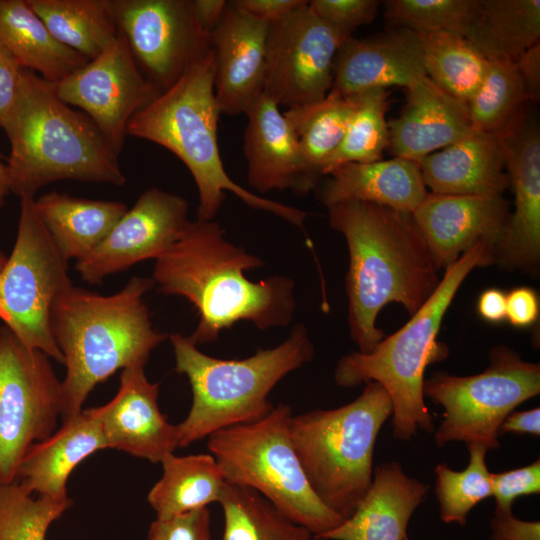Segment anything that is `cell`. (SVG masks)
I'll return each instance as SVG.
<instances>
[{"instance_id":"obj_27","label":"cell","mask_w":540,"mask_h":540,"mask_svg":"<svg viewBox=\"0 0 540 540\" xmlns=\"http://www.w3.org/2000/svg\"><path fill=\"white\" fill-rule=\"evenodd\" d=\"M327 176L318 194L326 207L362 201L413 213L429 193L419 164L399 157L345 163Z\"/></svg>"},{"instance_id":"obj_34","label":"cell","mask_w":540,"mask_h":540,"mask_svg":"<svg viewBox=\"0 0 540 540\" xmlns=\"http://www.w3.org/2000/svg\"><path fill=\"white\" fill-rule=\"evenodd\" d=\"M419 35L426 76L467 104L480 87L489 60L459 33L435 31Z\"/></svg>"},{"instance_id":"obj_6","label":"cell","mask_w":540,"mask_h":540,"mask_svg":"<svg viewBox=\"0 0 540 540\" xmlns=\"http://www.w3.org/2000/svg\"><path fill=\"white\" fill-rule=\"evenodd\" d=\"M495 262L493 249L476 243L445 269L427 301L398 331L384 337L372 351L351 352L335 369L340 387L374 381L388 393L393 407V437L409 440L420 429L432 433L433 419L424 403L423 382L428 365L445 359L448 349L437 341L443 317L466 276L478 266Z\"/></svg>"},{"instance_id":"obj_32","label":"cell","mask_w":540,"mask_h":540,"mask_svg":"<svg viewBox=\"0 0 540 540\" xmlns=\"http://www.w3.org/2000/svg\"><path fill=\"white\" fill-rule=\"evenodd\" d=\"M160 463L162 476L147 496L156 518H170L219 502L226 480L211 454L179 457L169 453Z\"/></svg>"},{"instance_id":"obj_21","label":"cell","mask_w":540,"mask_h":540,"mask_svg":"<svg viewBox=\"0 0 540 540\" xmlns=\"http://www.w3.org/2000/svg\"><path fill=\"white\" fill-rule=\"evenodd\" d=\"M425 76L419 33L397 28L370 38L349 37L337 52L331 89L345 96L406 89Z\"/></svg>"},{"instance_id":"obj_15","label":"cell","mask_w":540,"mask_h":540,"mask_svg":"<svg viewBox=\"0 0 540 540\" xmlns=\"http://www.w3.org/2000/svg\"><path fill=\"white\" fill-rule=\"evenodd\" d=\"M55 88L61 100L85 112L118 155L132 117L162 92L142 74L120 29L107 49Z\"/></svg>"},{"instance_id":"obj_31","label":"cell","mask_w":540,"mask_h":540,"mask_svg":"<svg viewBox=\"0 0 540 540\" xmlns=\"http://www.w3.org/2000/svg\"><path fill=\"white\" fill-rule=\"evenodd\" d=\"M488 60H515L540 39V0H477L463 35Z\"/></svg>"},{"instance_id":"obj_18","label":"cell","mask_w":540,"mask_h":540,"mask_svg":"<svg viewBox=\"0 0 540 540\" xmlns=\"http://www.w3.org/2000/svg\"><path fill=\"white\" fill-rule=\"evenodd\" d=\"M270 24L228 1L210 32L214 92L221 113H245L263 93Z\"/></svg>"},{"instance_id":"obj_44","label":"cell","mask_w":540,"mask_h":540,"mask_svg":"<svg viewBox=\"0 0 540 540\" xmlns=\"http://www.w3.org/2000/svg\"><path fill=\"white\" fill-rule=\"evenodd\" d=\"M489 540H540V522L525 521L512 511L494 510Z\"/></svg>"},{"instance_id":"obj_24","label":"cell","mask_w":540,"mask_h":540,"mask_svg":"<svg viewBox=\"0 0 540 540\" xmlns=\"http://www.w3.org/2000/svg\"><path fill=\"white\" fill-rule=\"evenodd\" d=\"M244 155L249 185L260 193L290 189L303 193L297 136L279 106L262 93L244 113Z\"/></svg>"},{"instance_id":"obj_46","label":"cell","mask_w":540,"mask_h":540,"mask_svg":"<svg viewBox=\"0 0 540 540\" xmlns=\"http://www.w3.org/2000/svg\"><path fill=\"white\" fill-rule=\"evenodd\" d=\"M305 0H235L233 3L260 20L275 23L304 5Z\"/></svg>"},{"instance_id":"obj_25","label":"cell","mask_w":540,"mask_h":540,"mask_svg":"<svg viewBox=\"0 0 540 540\" xmlns=\"http://www.w3.org/2000/svg\"><path fill=\"white\" fill-rule=\"evenodd\" d=\"M431 193L502 195L509 186L498 135L473 131L419 162Z\"/></svg>"},{"instance_id":"obj_53","label":"cell","mask_w":540,"mask_h":540,"mask_svg":"<svg viewBox=\"0 0 540 540\" xmlns=\"http://www.w3.org/2000/svg\"><path fill=\"white\" fill-rule=\"evenodd\" d=\"M6 260H7V256L3 252L0 251V272L3 269L6 263Z\"/></svg>"},{"instance_id":"obj_28","label":"cell","mask_w":540,"mask_h":540,"mask_svg":"<svg viewBox=\"0 0 540 540\" xmlns=\"http://www.w3.org/2000/svg\"><path fill=\"white\" fill-rule=\"evenodd\" d=\"M35 210L60 254L80 261L92 253L128 210L123 202L52 191L34 199Z\"/></svg>"},{"instance_id":"obj_43","label":"cell","mask_w":540,"mask_h":540,"mask_svg":"<svg viewBox=\"0 0 540 540\" xmlns=\"http://www.w3.org/2000/svg\"><path fill=\"white\" fill-rule=\"evenodd\" d=\"M208 507L166 519L156 518L149 526L147 540H211Z\"/></svg>"},{"instance_id":"obj_54","label":"cell","mask_w":540,"mask_h":540,"mask_svg":"<svg viewBox=\"0 0 540 540\" xmlns=\"http://www.w3.org/2000/svg\"><path fill=\"white\" fill-rule=\"evenodd\" d=\"M405 540H410V539L408 537H406Z\"/></svg>"},{"instance_id":"obj_52","label":"cell","mask_w":540,"mask_h":540,"mask_svg":"<svg viewBox=\"0 0 540 540\" xmlns=\"http://www.w3.org/2000/svg\"><path fill=\"white\" fill-rule=\"evenodd\" d=\"M10 192L11 189L7 166L3 163L0 154V208L5 204V200Z\"/></svg>"},{"instance_id":"obj_10","label":"cell","mask_w":540,"mask_h":540,"mask_svg":"<svg viewBox=\"0 0 540 540\" xmlns=\"http://www.w3.org/2000/svg\"><path fill=\"white\" fill-rule=\"evenodd\" d=\"M482 373L456 376L436 372L424 379L423 395L443 406L435 431L438 447L453 441L500 448L498 430L518 405L540 393V366L524 361L513 350L497 346L489 352Z\"/></svg>"},{"instance_id":"obj_20","label":"cell","mask_w":540,"mask_h":540,"mask_svg":"<svg viewBox=\"0 0 540 540\" xmlns=\"http://www.w3.org/2000/svg\"><path fill=\"white\" fill-rule=\"evenodd\" d=\"M159 383H152L144 366L122 370L120 387L105 405L91 408L100 422L107 447L160 463L178 448V428L158 406Z\"/></svg>"},{"instance_id":"obj_14","label":"cell","mask_w":540,"mask_h":540,"mask_svg":"<svg viewBox=\"0 0 540 540\" xmlns=\"http://www.w3.org/2000/svg\"><path fill=\"white\" fill-rule=\"evenodd\" d=\"M114 9L139 68L161 91L211 49L192 0H114Z\"/></svg>"},{"instance_id":"obj_30","label":"cell","mask_w":540,"mask_h":540,"mask_svg":"<svg viewBox=\"0 0 540 540\" xmlns=\"http://www.w3.org/2000/svg\"><path fill=\"white\" fill-rule=\"evenodd\" d=\"M357 104V95L331 89L320 101L287 108L302 158L303 193L316 188L322 168L340 145Z\"/></svg>"},{"instance_id":"obj_8","label":"cell","mask_w":540,"mask_h":540,"mask_svg":"<svg viewBox=\"0 0 540 540\" xmlns=\"http://www.w3.org/2000/svg\"><path fill=\"white\" fill-rule=\"evenodd\" d=\"M392 412L387 391L369 381L346 405L290 419L291 441L312 490L343 520L352 515L372 483L376 439Z\"/></svg>"},{"instance_id":"obj_12","label":"cell","mask_w":540,"mask_h":540,"mask_svg":"<svg viewBox=\"0 0 540 540\" xmlns=\"http://www.w3.org/2000/svg\"><path fill=\"white\" fill-rule=\"evenodd\" d=\"M62 384L50 357L0 327V484L17 481L28 449L55 432Z\"/></svg>"},{"instance_id":"obj_50","label":"cell","mask_w":540,"mask_h":540,"mask_svg":"<svg viewBox=\"0 0 540 540\" xmlns=\"http://www.w3.org/2000/svg\"><path fill=\"white\" fill-rule=\"evenodd\" d=\"M477 311L487 322H502L506 319V294L497 288L483 291L477 302Z\"/></svg>"},{"instance_id":"obj_5","label":"cell","mask_w":540,"mask_h":540,"mask_svg":"<svg viewBox=\"0 0 540 540\" xmlns=\"http://www.w3.org/2000/svg\"><path fill=\"white\" fill-rule=\"evenodd\" d=\"M220 114L214 92L211 48L174 84L132 117L127 135L154 142L185 164L198 191V220H213L226 192H231L246 205L272 213L306 234V211L258 196L227 174L217 138Z\"/></svg>"},{"instance_id":"obj_49","label":"cell","mask_w":540,"mask_h":540,"mask_svg":"<svg viewBox=\"0 0 540 540\" xmlns=\"http://www.w3.org/2000/svg\"><path fill=\"white\" fill-rule=\"evenodd\" d=\"M506 433L540 435V408L525 411H512L502 421L498 435Z\"/></svg>"},{"instance_id":"obj_36","label":"cell","mask_w":540,"mask_h":540,"mask_svg":"<svg viewBox=\"0 0 540 540\" xmlns=\"http://www.w3.org/2000/svg\"><path fill=\"white\" fill-rule=\"evenodd\" d=\"M528 101L523 81L513 60H489L485 77L467 103L475 131L500 135L523 114Z\"/></svg>"},{"instance_id":"obj_37","label":"cell","mask_w":540,"mask_h":540,"mask_svg":"<svg viewBox=\"0 0 540 540\" xmlns=\"http://www.w3.org/2000/svg\"><path fill=\"white\" fill-rule=\"evenodd\" d=\"M387 108L386 90H370L357 95V104L344 137L324 164L322 175H328L345 163L381 160L383 151L389 148Z\"/></svg>"},{"instance_id":"obj_4","label":"cell","mask_w":540,"mask_h":540,"mask_svg":"<svg viewBox=\"0 0 540 540\" xmlns=\"http://www.w3.org/2000/svg\"><path fill=\"white\" fill-rule=\"evenodd\" d=\"M2 127L10 143L11 192L35 198L43 186L62 180L126 182L118 154L86 115L59 98L55 83L22 69L20 86Z\"/></svg>"},{"instance_id":"obj_29","label":"cell","mask_w":540,"mask_h":540,"mask_svg":"<svg viewBox=\"0 0 540 540\" xmlns=\"http://www.w3.org/2000/svg\"><path fill=\"white\" fill-rule=\"evenodd\" d=\"M0 45L22 69L53 83L89 61L59 42L27 0H0Z\"/></svg>"},{"instance_id":"obj_48","label":"cell","mask_w":540,"mask_h":540,"mask_svg":"<svg viewBox=\"0 0 540 540\" xmlns=\"http://www.w3.org/2000/svg\"><path fill=\"white\" fill-rule=\"evenodd\" d=\"M514 63L523 81L528 101L538 102L540 97V42L519 55Z\"/></svg>"},{"instance_id":"obj_42","label":"cell","mask_w":540,"mask_h":540,"mask_svg":"<svg viewBox=\"0 0 540 540\" xmlns=\"http://www.w3.org/2000/svg\"><path fill=\"white\" fill-rule=\"evenodd\" d=\"M495 510L512 511L514 501L521 496L540 493V461L504 471L491 473Z\"/></svg>"},{"instance_id":"obj_33","label":"cell","mask_w":540,"mask_h":540,"mask_svg":"<svg viewBox=\"0 0 540 540\" xmlns=\"http://www.w3.org/2000/svg\"><path fill=\"white\" fill-rule=\"evenodd\" d=\"M52 35L92 60L117 38L114 0H27Z\"/></svg>"},{"instance_id":"obj_1","label":"cell","mask_w":540,"mask_h":540,"mask_svg":"<svg viewBox=\"0 0 540 540\" xmlns=\"http://www.w3.org/2000/svg\"><path fill=\"white\" fill-rule=\"evenodd\" d=\"M262 265L260 258L229 242L217 222L197 219L156 259L152 280L161 293L193 304L199 321L189 338L196 345L206 344L239 321L260 330L291 322L294 281L281 275L249 280L245 271Z\"/></svg>"},{"instance_id":"obj_19","label":"cell","mask_w":540,"mask_h":540,"mask_svg":"<svg viewBox=\"0 0 540 540\" xmlns=\"http://www.w3.org/2000/svg\"><path fill=\"white\" fill-rule=\"evenodd\" d=\"M412 215L441 268L453 264L480 241L495 254L510 213L502 195L428 193Z\"/></svg>"},{"instance_id":"obj_45","label":"cell","mask_w":540,"mask_h":540,"mask_svg":"<svg viewBox=\"0 0 540 540\" xmlns=\"http://www.w3.org/2000/svg\"><path fill=\"white\" fill-rule=\"evenodd\" d=\"M539 316V299L530 287L512 289L506 295V318L516 328H528Z\"/></svg>"},{"instance_id":"obj_26","label":"cell","mask_w":540,"mask_h":540,"mask_svg":"<svg viewBox=\"0 0 540 540\" xmlns=\"http://www.w3.org/2000/svg\"><path fill=\"white\" fill-rule=\"evenodd\" d=\"M107 443L91 408L63 421L59 430L34 443L24 455L17 481L32 495L67 498L66 483L73 469Z\"/></svg>"},{"instance_id":"obj_9","label":"cell","mask_w":540,"mask_h":540,"mask_svg":"<svg viewBox=\"0 0 540 540\" xmlns=\"http://www.w3.org/2000/svg\"><path fill=\"white\" fill-rule=\"evenodd\" d=\"M292 408L280 403L261 419L208 436L207 447L225 480L248 487L316 538L343 519L314 493L289 434Z\"/></svg>"},{"instance_id":"obj_7","label":"cell","mask_w":540,"mask_h":540,"mask_svg":"<svg viewBox=\"0 0 540 540\" xmlns=\"http://www.w3.org/2000/svg\"><path fill=\"white\" fill-rule=\"evenodd\" d=\"M170 341L175 371L187 377L193 395L187 417L177 424L178 448L267 415L274 407L268 400L272 389L314 356L303 324H297L281 344L244 359L209 356L180 333L171 334Z\"/></svg>"},{"instance_id":"obj_2","label":"cell","mask_w":540,"mask_h":540,"mask_svg":"<svg viewBox=\"0 0 540 540\" xmlns=\"http://www.w3.org/2000/svg\"><path fill=\"white\" fill-rule=\"evenodd\" d=\"M329 225L346 239L350 336L368 353L385 337L376 326L380 310L401 304L412 316L438 286L440 267L412 213L362 201L327 207Z\"/></svg>"},{"instance_id":"obj_51","label":"cell","mask_w":540,"mask_h":540,"mask_svg":"<svg viewBox=\"0 0 540 540\" xmlns=\"http://www.w3.org/2000/svg\"><path fill=\"white\" fill-rule=\"evenodd\" d=\"M227 3L225 0H192L194 14L200 26L210 33L223 16Z\"/></svg>"},{"instance_id":"obj_16","label":"cell","mask_w":540,"mask_h":540,"mask_svg":"<svg viewBox=\"0 0 540 540\" xmlns=\"http://www.w3.org/2000/svg\"><path fill=\"white\" fill-rule=\"evenodd\" d=\"M188 202L159 188L145 190L106 238L75 269L83 281L101 284L109 275L163 255L188 227Z\"/></svg>"},{"instance_id":"obj_35","label":"cell","mask_w":540,"mask_h":540,"mask_svg":"<svg viewBox=\"0 0 540 540\" xmlns=\"http://www.w3.org/2000/svg\"><path fill=\"white\" fill-rule=\"evenodd\" d=\"M223 510L222 540H310L311 532L283 515L255 490L226 482L218 502Z\"/></svg>"},{"instance_id":"obj_13","label":"cell","mask_w":540,"mask_h":540,"mask_svg":"<svg viewBox=\"0 0 540 540\" xmlns=\"http://www.w3.org/2000/svg\"><path fill=\"white\" fill-rule=\"evenodd\" d=\"M348 38L319 18L308 1L270 24L263 93L287 108L322 100L332 88L337 52Z\"/></svg>"},{"instance_id":"obj_40","label":"cell","mask_w":540,"mask_h":540,"mask_svg":"<svg viewBox=\"0 0 540 540\" xmlns=\"http://www.w3.org/2000/svg\"><path fill=\"white\" fill-rule=\"evenodd\" d=\"M477 0H389L386 17L399 28L417 33L451 31L464 35Z\"/></svg>"},{"instance_id":"obj_38","label":"cell","mask_w":540,"mask_h":540,"mask_svg":"<svg viewBox=\"0 0 540 540\" xmlns=\"http://www.w3.org/2000/svg\"><path fill=\"white\" fill-rule=\"evenodd\" d=\"M467 449L469 463L464 470H452L446 463L434 469L439 514L447 524L465 525L471 509L492 496L491 473L485 461L488 450L479 444H469Z\"/></svg>"},{"instance_id":"obj_11","label":"cell","mask_w":540,"mask_h":540,"mask_svg":"<svg viewBox=\"0 0 540 540\" xmlns=\"http://www.w3.org/2000/svg\"><path fill=\"white\" fill-rule=\"evenodd\" d=\"M34 199H20L13 250L0 272V319L23 343L64 365L50 329V310L71 287L68 261L38 216Z\"/></svg>"},{"instance_id":"obj_22","label":"cell","mask_w":540,"mask_h":540,"mask_svg":"<svg viewBox=\"0 0 540 540\" xmlns=\"http://www.w3.org/2000/svg\"><path fill=\"white\" fill-rule=\"evenodd\" d=\"M406 90L402 112L388 122L389 148L395 157L419 164L426 156L474 131L467 104L427 76Z\"/></svg>"},{"instance_id":"obj_17","label":"cell","mask_w":540,"mask_h":540,"mask_svg":"<svg viewBox=\"0 0 540 540\" xmlns=\"http://www.w3.org/2000/svg\"><path fill=\"white\" fill-rule=\"evenodd\" d=\"M514 212L495 252V262L536 273L540 260V133L525 112L499 135Z\"/></svg>"},{"instance_id":"obj_3","label":"cell","mask_w":540,"mask_h":540,"mask_svg":"<svg viewBox=\"0 0 540 540\" xmlns=\"http://www.w3.org/2000/svg\"><path fill=\"white\" fill-rule=\"evenodd\" d=\"M152 278L132 277L117 293L103 296L72 285L54 300L50 329L64 356L62 420L82 411L94 387L118 369L145 366L168 335L155 329L144 295Z\"/></svg>"},{"instance_id":"obj_39","label":"cell","mask_w":540,"mask_h":540,"mask_svg":"<svg viewBox=\"0 0 540 540\" xmlns=\"http://www.w3.org/2000/svg\"><path fill=\"white\" fill-rule=\"evenodd\" d=\"M72 504L69 497L35 498L18 481L0 484V540H45L50 525Z\"/></svg>"},{"instance_id":"obj_41","label":"cell","mask_w":540,"mask_h":540,"mask_svg":"<svg viewBox=\"0 0 540 540\" xmlns=\"http://www.w3.org/2000/svg\"><path fill=\"white\" fill-rule=\"evenodd\" d=\"M311 10L346 37L362 25L374 21L379 2L375 0H312Z\"/></svg>"},{"instance_id":"obj_47","label":"cell","mask_w":540,"mask_h":540,"mask_svg":"<svg viewBox=\"0 0 540 540\" xmlns=\"http://www.w3.org/2000/svg\"><path fill=\"white\" fill-rule=\"evenodd\" d=\"M22 68L0 45V124L16 98Z\"/></svg>"},{"instance_id":"obj_23","label":"cell","mask_w":540,"mask_h":540,"mask_svg":"<svg viewBox=\"0 0 540 540\" xmlns=\"http://www.w3.org/2000/svg\"><path fill=\"white\" fill-rule=\"evenodd\" d=\"M428 490L399 463H382L352 515L314 540H405L410 518Z\"/></svg>"}]
</instances>
